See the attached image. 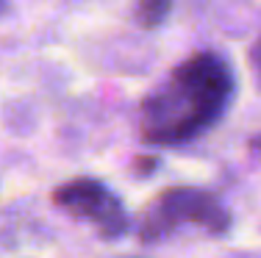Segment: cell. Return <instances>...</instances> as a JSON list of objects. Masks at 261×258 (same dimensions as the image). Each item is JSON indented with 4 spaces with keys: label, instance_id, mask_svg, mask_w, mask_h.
<instances>
[{
    "label": "cell",
    "instance_id": "cell-1",
    "mask_svg": "<svg viewBox=\"0 0 261 258\" xmlns=\"http://www.w3.org/2000/svg\"><path fill=\"white\" fill-rule=\"evenodd\" d=\"M233 78L214 53H197L142 106V136L150 145H184L208 131L225 111Z\"/></svg>",
    "mask_w": 261,
    "mask_h": 258
},
{
    "label": "cell",
    "instance_id": "cell-3",
    "mask_svg": "<svg viewBox=\"0 0 261 258\" xmlns=\"http://www.w3.org/2000/svg\"><path fill=\"white\" fill-rule=\"evenodd\" d=\"M53 203L72 217L89 219L106 239H117L128 231V214L122 203L95 178H75L70 183H61L53 192Z\"/></svg>",
    "mask_w": 261,
    "mask_h": 258
},
{
    "label": "cell",
    "instance_id": "cell-2",
    "mask_svg": "<svg viewBox=\"0 0 261 258\" xmlns=\"http://www.w3.org/2000/svg\"><path fill=\"white\" fill-rule=\"evenodd\" d=\"M184 225H197L208 233H225L231 228V214L206 189H164L142 222V239L153 242V239H161Z\"/></svg>",
    "mask_w": 261,
    "mask_h": 258
},
{
    "label": "cell",
    "instance_id": "cell-6",
    "mask_svg": "<svg viewBox=\"0 0 261 258\" xmlns=\"http://www.w3.org/2000/svg\"><path fill=\"white\" fill-rule=\"evenodd\" d=\"M0 11H3V0H0Z\"/></svg>",
    "mask_w": 261,
    "mask_h": 258
},
{
    "label": "cell",
    "instance_id": "cell-4",
    "mask_svg": "<svg viewBox=\"0 0 261 258\" xmlns=\"http://www.w3.org/2000/svg\"><path fill=\"white\" fill-rule=\"evenodd\" d=\"M170 9H172V0H139V6H136V20L145 28H156L167 20Z\"/></svg>",
    "mask_w": 261,
    "mask_h": 258
},
{
    "label": "cell",
    "instance_id": "cell-5",
    "mask_svg": "<svg viewBox=\"0 0 261 258\" xmlns=\"http://www.w3.org/2000/svg\"><path fill=\"white\" fill-rule=\"evenodd\" d=\"M253 61H256V67H258V72H261V39L256 42V47H253Z\"/></svg>",
    "mask_w": 261,
    "mask_h": 258
}]
</instances>
